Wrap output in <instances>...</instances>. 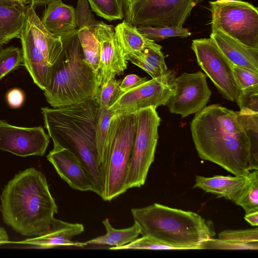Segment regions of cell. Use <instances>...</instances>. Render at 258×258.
Returning a JSON list of instances; mask_svg holds the SVG:
<instances>
[{"label":"cell","mask_w":258,"mask_h":258,"mask_svg":"<svg viewBox=\"0 0 258 258\" xmlns=\"http://www.w3.org/2000/svg\"><path fill=\"white\" fill-rule=\"evenodd\" d=\"M190 130L201 159L234 175H248L250 142L237 111L217 104L206 106L196 113Z\"/></svg>","instance_id":"obj_1"},{"label":"cell","mask_w":258,"mask_h":258,"mask_svg":"<svg viewBox=\"0 0 258 258\" xmlns=\"http://www.w3.org/2000/svg\"><path fill=\"white\" fill-rule=\"evenodd\" d=\"M0 199L4 223L24 236L46 233L57 213L46 176L33 167L15 174L5 186Z\"/></svg>","instance_id":"obj_2"},{"label":"cell","mask_w":258,"mask_h":258,"mask_svg":"<svg viewBox=\"0 0 258 258\" xmlns=\"http://www.w3.org/2000/svg\"><path fill=\"white\" fill-rule=\"evenodd\" d=\"M98 106L95 99L60 107L41 108L44 123L53 145L75 155L85 166L94 183L96 194L103 192V177L95 140Z\"/></svg>","instance_id":"obj_3"},{"label":"cell","mask_w":258,"mask_h":258,"mask_svg":"<svg viewBox=\"0 0 258 258\" xmlns=\"http://www.w3.org/2000/svg\"><path fill=\"white\" fill-rule=\"evenodd\" d=\"M134 222L142 236H149L180 250L201 249L215 235L213 226L199 214L154 203L132 208Z\"/></svg>","instance_id":"obj_4"},{"label":"cell","mask_w":258,"mask_h":258,"mask_svg":"<svg viewBox=\"0 0 258 258\" xmlns=\"http://www.w3.org/2000/svg\"><path fill=\"white\" fill-rule=\"evenodd\" d=\"M61 39L63 50L44 90L46 101L54 108L95 99L99 88L95 73L84 58L77 30Z\"/></svg>","instance_id":"obj_5"},{"label":"cell","mask_w":258,"mask_h":258,"mask_svg":"<svg viewBox=\"0 0 258 258\" xmlns=\"http://www.w3.org/2000/svg\"><path fill=\"white\" fill-rule=\"evenodd\" d=\"M136 132L135 113H115L109 125L105 151L103 192L111 201L126 191L125 180Z\"/></svg>","instance_id":"obj_6"},{"label":"cell","mask_w":258,"mask_h":258,"mask_svg":"<svg viewBox=\"0 0 258 258\" xmlns=\"http://www.w3.org/2000/svg\"><path fill=\"white\" fill-rule=\"evenodd\" d=\"M211 31L219 30L244 45L258 48V9L248 2H209Z\"/></svg>","instance_id":"obj_7"},{"label":"cell","mask_w":258,"mask_h":258,"mask_svg":"<svg viewBox=\"0 0 258 258\" xmlns=\"http://www.w3.org/2000/svg\"><path fill=\"white\" fill-rule=\"evenodd\" d=\"M124 20L133 25L183 27L203 0H121Z\"/></svg>","instance_id":"obj_8"},{"label":"cell","mask_w":258,"mask_h":258,"mask_svg":"<svg viewBox=\"0 0 258 258\" xmlns=\"http://www.w3.org/2000/svg\"><path fill=\"white\" fill-rule=\"evenodd\" d=\"M136 132L125 180L126 190L144 185L154 161L161 121L156 109L149 107L136 112Z\"/></svg>","instance_id":"obj_9"},{"label":"cell","mask_w":258,"mask_h":258,"mask_svg":"<svg viewBox=\"0 0 258 258\" xmlns=\"http://www.w3.org/2000/svg\"><path fill=\"white\" fill-rule=\"evenodd\" d=\"M174 72L170 70L166 74L144 83L119 94L111 103L108 109L114 114L135 113L145 108L156 109L166 105L175 93Z\"/></svg>","instance_id":"obj_10"},{"label":"cell","mask_w":258,"mask_h":258,"mask_svg":"<svg viewBox=\"0 0 258 258\" xmlns=\"http://www.w3.org/2000/svg\"><path fill=\"white\" fill-rule=\"evenodd\" d=\"M191 48L195 52L198 64L220 93L229 101L235 100L239 90L233 75L232 63L210 38L193 40Z\"/></svg>","instance_id":"obj_11"},{"label":"cell","mask_w":258,"mask_h":258,"mask_svg":"<svg viewBox=\"0 0 258 258\" xmlns=\"http://www.w3.org/2000/svg\"><path fill=\"white\" fill-rule=\"evenodd\" d=\"M174 84L175 93L167 103L171 113L186 117L202 109L210 100L212 92L201 71L183 73L175 78Z\"/></svg>","instance_id":"obj_12"},{"label":"cell","mask_w":258,"mask_h":258,"mask_svg":"<svg viewBox=\"0 0 258 258\" xmlns=\"http://www.w3.org/2000/svg\"><path fill=\"white\" fill-rule=\"evenodd\" d=\"M49 136L42 126L20 127L0 120V150L18 156L44 155Z\"/></svg>","instance_id":"obj_13"},{"label":"cell","mask_w":258,"mask_h":258,"mask_svg":"<svg viewBox=\"0 0 258 258\" xmlns=\"http://www.w3.org/2000/svg\"><path fill=\"white\" fill-rule=\"evenodd\" d=\"M100 56L98 75L99 87L105 85L127 68V60L116 39L114 27L101 21L95 32Z\"/></svg>","instance_id":"obj_14"},{"label":"cell","mask_w":258,"mask_h":258,"mask_svg":"<svg viewBox=\"0 0 258 258\" xmlns=\"http://www.w3.org/2000/svg\"><path fill=\"white\" fill-rule=\"evenodd\" d=\"M61 179L72 188L82 191L96 189L90 174L79 159L68 150L53 145L47 156Z\"/></svg>","instance_id":"obj_15"},{"label":"cell","mask_w":258,"mask_h":258,"mask_svg":"<svg viewBox=\"0 0 258 258\" xmlns=\"http://www.w3.org/2000/svg\"><path fill=\"white\" fill-rule=\"evenodd\" d=\"M76 10L78 36L84 57L98 79L100 47L95 32L101 21L95 18L87 0H78Z\"/></svg>","instance_id":"obj_16"},{"label":"cell","mask_w":258,"mask_h":258,"mask_svg":"<svg viewBox=\"0 0 258 258\" xmlns=\"http://www.w3.org/2000/svg\"><path fill=\"white\" fill-rule=\"evenodd\" d=\"M84 231V226L82 224L71 223L54 218L45 234L15 243L24 245V248L39 249L58 247H83L85 246L84 242L74 241L72 239Z\"/></svg>","instance_id":"obj_17"},{"label":"cell","mask_w":258,"mask_h":258,"mask_svg":"<svg viewBox=\"0 0 258 258\" xmlns=\"http://www.w3.org/2000/svg\"><path fill=\"white\" fill-rule=\"evenodd\" d=\"M20 39L22 44L23 65L34 83L44 91L50 84L53 66L47 62L35 43L30 28L27 22Z\"/></svg>","instance_id":"obj_18"},{"label":"cell","mask_w":258,"mask_h":258,"mask_svg":"<svg viewBox=\"0 0 258 258\" xmlns=\"http://www.w3.org/2000/svg\"><path fill=\"white\" fill-rule=\"evenodd\" d=\"M210 38L231 63L258 73V48L246 46L219 30L211 31Z\"/></svg>","instance_id":"obj_19"},{"label":"cell","mask_w":258,"mask_h":258,"mask_svg":"<svg viewBox=\"0 0 258 258\" xmlns=\"http://www.w3.org/2000/svg\"><path fill=\"white\" fill-rule=\"evenodd\" d=\"M41 23L52 34L60 38L77 29L76 10L61 0L50 3L43 11Z\"/></svg>","instance_id":"obj_20"},{"label":"cell","mask_w":258,"mask_h":258,"mask_svg":"<svg viewBox=\"0 0 258 258\" xmlns=\"http://www.w3.org/2000/svg\"><path fill=\"white\" fill-rule=\"evenodd\" d=\"M249 173L247 176L197 175L193 187L234 202L249 183Z\"/></svg>","instance_id":"obj_21"},{"label":"cell","mask_w":258,"mask_h":258,"mask_svg":"<svg viewBox=\"0 0 258 258\" xmlns=\"http://www.w3.org/2000/svg\"><path fill=\"white\" fill-rule=\"evenodd\" d=\"M27 23L29 25L35 43L40 50L47 62L54 65L63 50L60 37L50 33L43 25L34 8L29 5Z\"/></svg>","instance_id":"obj_22"},{"label":"cell","mask_w":258,"mask_h":258,"mask_svg":"<svg viewBox=\"0 0 258 258\" xmlns=\"http://www.w3.org/2000/svg\"><path fill=\"white\" fill-rule=\"evenodd\" d=\"M28 6L0 3V44L20 38L27 22Z\"/></svg>","instance_id":"obj_23"},{"label":"cell","mask_w":258,"mask_h":258,"mask_svg":"<svg viewBox=\"0 0 258 258\" xmlns=\"http://www.w3.org/2000/svg\"><path fill=\"white\" fill-rule=\"evenodd\" d=\"M125 58L147 72L152 79L160 77L170 71L166 64L162 46L151 39L142 50L130 54Z\"/></svg>","instance_id":"obj_24"},{"label":"cell","mask_w":258,"mask_h":258,"mask_svg":"<svg viewBox=\"0 0 258 258\" xmlns=\"http://www.w3.org/2000/svg\"><path fill=\"white\" fill-rule=\"evenodd\" d=\"M102 224L106 230V233L84 242L85 246L97 245L118 247L132 242L140 234V228L135 222L132 226L123 229L113 228L108 218L103 220Z\"/></svg>","instance_id":"obj_25"},{"label":"cell","mask_w":258,"mask_h":258,"mask_svg":"<svg viewBox=\"0 0 258 258\" xmlns=\"http://www.w3.org/2000/svg\"><path fill=\"white\" fill-rule=\"evenodd\" d=\"M114 31L125 56L142 50L150 40L142 35L136 26L125 20L117 24Z\"/></svg>","instance_id":"obj_26"},{"label":"cell","mask_w":258,"mask_h":258,"mask_svg":"<svg viewBox=\"0 0 258 258\" xmlns=\"http://www.w3.org/2000/svg\"><path fill=\"white\" fill-rule=\"evenodd\" d=\"M250 142V170L258 169V113L237 111Z\"/></svg>","instance_id":"obj_27"},{"label":"cell","mask_w":258,"mask_h":258,"mask_svg":"<svg viewBox=\"0 0 258 258\" xmlns=\"http://www.w3.org/2000/svg\"><path fill=\"white\" fill-rule=\"evenodd\" d=\"M114 113L107 107H98L95 125V140L99 165L103 177L105 151L109 125Z\"/></svg>","instance_id":"obj_28"},{"label":"cell","mask_w":258,"mask_h":258,"mask_svg":"<svg viewBox=\"0 0 258 258\" xmlns=\"http://www.w3.org/2000/svg\"><path fill=\"white\" fill-rule=\"evenodd\" d=\"M249 182L234 201L245 214L258 211V169L249 173Z\"/></svg>","instance_id":"obj_29"},{"label":"cell","mask_w":258,"mask_h":258,"mask_svg":"<svg viewBox=\"0 0 258 258\" xmlns=\"http://www.w3.org/2000/svg\"><path fill=\"white\" fill-rule=\"evenodd\" d=\"M137 27L138 31L144 37L153 40L159 41L166 38L178 37H187L191 33L184 27L174 26L154 27L150 26H141Z\"/></svg>","instance_id":"obj_30"},{"label":"cell","mask_w":258,"mask_h":258,"mask_svg":"<svg viewBox=\"0 0 258 258\" xmlns=\"http://www.w3.org/2000/svg\"><path fill=\"white\" fill-rule=\"evenodd\" d=\"M92 11L109 21L124 18L121 0H87Z\"/></svg>","instance_id":"obj_31"},{"label":"cell","mask_w":258,"mask_h":258,"mask_svg":"<svg viewBox=\"0 0 258 258\" xmlns=\"http://www.w3.org/2000/svg\"><path fill=\"white\" fill-rule=\"evenodd\" d=\"M23 64L22 49L10 46L0 50V81L9 73Z\"/></svg>","instance_id":"obj_32"},{"label":"cell","mask_w":258,"mask_h":258,"mask_svg":"<svg viewBox=\"0 0 258 258\" xmlns=\"http://www.w3.org/2000/svg\"><path fill=\"white\" fill-rule=\"evenodd\" d=\"M110 250L147 249V250H180L179 247L164 243L149 236H142L123 246L108 248Z\"/></svg>","instance_id":"obj_33"},{"label":"cell","mask_w":258,"mask_h":258,"mask_svg":"<svg viewBox=\"0 0 258 258\" xmlns=\"http://www.w3.org/2000/svg\"><path fill=\"white\" fill-rule=\"evenodd\" d=\"M219 239L238 243L258 242V228L225 230L219 233Z\"/></svg>","instance_id":"obj_34"},{"label":"cell","mask_w":258,"mask_h":258,"mask_svg":"<svg viewBox=\"0 0 258 258\" xmlns=\"http://www.w3.org/2000/svg\"><path fill=\"white\" fill-rule=\"evenodd\" d=\"M235 100L241 111L258 113V85L240 90Z\"/></svg>","instance_id":"obj_35"},{"label":"cell","mask_w":258,"mask_h":258,"mask_svg":"<svg viewBox=\"0 0 258 258\" xmlns=\"http://www.w3.org/2000/svg\"><path fill=\"white\" fill-rule=\"evenodd\" d=\"M120 81L115 78L111 79L104 86L99 88L95 100L98 107H108L113 100L119 94Z\"/></svg>","instance_id":"obj_36"},{"label":"cell","mask_w":258,"mask_h":258,"mask_svg":"<svg viewBox=\"0 0 258 258\" xmlns=\"http://www.w3.org/2000/svg\"><path fill=\"white\" fill-rule=\"evenodd\" d=\"M217 249L226 250H257L258 242L252 243H238L211 238L201 245V249Z\"/></svg>","instance_id":"obj_37"},{"label":"cell","mask_w":258,"mask_h":258,"mask_svg":"<svg viewBox=\"0 0 258 258\" xmlns=\"http://www.w3.org/2000/svg\"><path fill=\"white\" fill-rule=\"evenodd\" d=\"M233 75L239 90L258 85V73L232 63Z\"/></svg>","instance_id":"obj_38"},{"label":"cell","mask_w":258,"mask_h":258,"mask_svg":"<svg viewBox=\"0 0 258 258\" xmlns=\"http://www.w3.org/2000/svg\"><path fill=\"white\" fill-rule=\"evenodd\" d=\"M6 100L8 105L13 108L20 107L25 100L24 92L20 89L14 88L9 90L6 94Z\"/></svg>","instance_id":"obj_39"},{"label":"cell","mask_w":258,"mask_h":258,"mask_svg":"<svg viewBox=\"0 0 258 258\" xmlns=\"http://www.w3.org/2000/svg\"><path fill=\"white\" fill-rule=\"evenodd\" d=\"M147 81V79L146 77H140L135 74L128 75L120 82L119 94L133 88Z\"/></svg>","instance_id":"obj_40"},{"label":"cell","mask_w":258,"mask_h":258,"mask_svg":"<svg viewBox=\"0 0 258 258\" xmlns=\"http://www.w3.org/2000/svg\"><path fill=\"white\" fill-rule=\"evenodd\" d=\"M244 218L251 226H258V211L245 214Z\"/></svg>","instance_id":"obj_41"},{"label":"cell","mask_w":258,"mask_h":258,"mask_svg":"<svg viewBox=\"0 0 258 258\" xmlns=\"http://www.w3.org/2000/svg\"><path fill=\"white\" fill-rule=\"evenodd\" d=\"M58 0H26L25 4H29V5L34 8L38 6H43L48 5L51 3Z\"/></svg>","instance_id":"obj_42"},{"label":"cell","mask_w":258,"mask_h":258,"mask_svg":"<svg viewBox=\"0 0 258 258\" xmlns=\"http://www.w3.org/2000/svg\"><path fill=\"white\" fill-rule=\"evenodd\" d=\"M9 236L5 229L0 226V245L8 243Z\"/></svg>","instance_id":"obj_43"},{"label":"cell","mask_w":258,"mask_h":258,"mask_svg":"<svg viewBox=\"0 0 258 258\" xmlns=\"http://www.w3.org/2000/svg\"><path fill=\"white\" fill-rule=\"evenodd\" d=\"M26 0H0V3L2 4H13L19 3L25 5Z\"/></svg>","instance_id":"obj_44"},{"label":"cell","mask_w":258,"mask_h":258,"mask_svg":"<svg viewBox=\"0 0 258 258\" xmlns=\"http://www.w3.org/2000/svg\"><path fill=\"white\" fill-rule=\"evenodd\" d=\"M3 46V45H2V44H0V50H1V49H2Z\"/></svg>","instance_id":"obj_45"}]
</instances>
